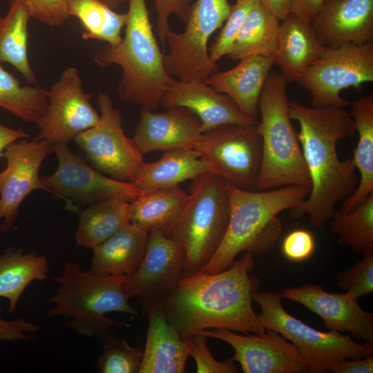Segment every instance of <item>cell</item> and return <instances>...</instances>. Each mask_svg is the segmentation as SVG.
Instances as JSON below:
<instances>
[{"label":"cell","instance_id":"cell-13","mask_svg":"<svg viewBox=\"0 0 373 373\" xmlns=\"http://www.w3.org/2000/svg\"><path fill=\"white\" fill-rule=\"evenodd\" d=\"M97 105V123L73 140L95 169L114 179L131 182L144 162L143 155L133 140L125 134L121 113L110 96L99 93Z\"/></svg>","mask_w":373,"mask_h":373},{"label":"cell","instance_id":"cell-15","mask_svg":"<svg viewBox=\"0 0 373 373\" xmlns=\"http://www.w3.org/2000/svg\"><path fill=\"white\" fill-rule=\"evenodd\" d=\"M77 68L67 67L48 90L46 113L37 122L36 141L47 140L53 145L67 144L93 127L99 113L90 103L91 95L84 92Z\"/></svg>","mask_w":373,"mask_h":373},{"label":"cell","instance_id":"cell-24","mask_svg":"<svg viewBox=\"0 0 373 373\" xmlns=\"http://www.w3.org/2000/svg\"><path fill=\"white\" fill-rule=\"evenodd\" d=\"M325 47L310 22L290 14L279 26L274 64L288 82H297L303 72L322 54Z\"/></svg>","mask_w":373,"mask_h":373},{"label":"cell","instance_id":"cell-31","mask_svg":"<svg viewBox=\"0 0 373 373\" xmlns=\"http://www.w3.org/2000/svg\"><path fill=\"white\" fill-rule=\"evenodd\" d=\"M31 19L27 7L10 0L7 13L0 16V62L14 66L29 84L37 83L28 55V26Z\"/></svg>","mask_w":373,"mask_h":373},{"label":"cell","instance_id":"cell-6","mask_svg":"<svg viewBox=\"0 0 373 373\" xmlns=\"http://www.w3.org/2000/svg\"><path fill=\"white\" fill-rule=\"evenodd\" d=\"M287 83L281 73L271 71L258 100L260 120L257 131L262 140L258 190L291 185L311 187L300 144L291 122Z\"/></svg>","mask_w":373,"mask_h":373},{"label":"cell","instance_id":"cell-35","mask_svg":"<svg viewBox=\"0 0 373 373\" xmlns=\"http://www.w3.org/2000/svg\"><path fill=\"white\" fill-rule=\"evenodd\" d=\"M48 104V90L40 86H23L0 62V107L27 122L37 123Z\"/></svg>","mask_w":373,"mask_h":373},{"label":"cell","instance_id":"cell-5","mask_svg":"<svg viewBox=\"0 0 373 373\" xmlns=\"http://www.w3.org/2000/svg\"><path fill=\"white\" fill-rule=\"evenodd\" d=\"M125 34L116 46L99 48L93 60L102 68L122 69L119 97L141 108L155 110L174 78L166 71L164 56L153 33L146 0H128Z\"/></svg>","mask_w":373,"mask_h":373},{"label":"cell","instance_id":"cell-44","mask_svg":"<svg viewBox=\"0 0 373 373\" xmlns=\"http://www.w3.org/2000/svg\"><path fill=\"white\" fill-rule=\"evenodd\" d=\"M334 373H372V355L359 358H346L341 361L332 370Z\"/></svg>","mask_w":373,"mask_h":373},{"label":"cell","instance_id":"cell-26","mask_svg":"<svg viewBox=\"0 0 373 373\" xmlns=\"http://www.w3.org/2000/svg\"><path fill=\"white\" fill-rule=\"evenodd\" d=\"M148 236V232L130 223L92 249L87 271L98 276L133 274L143 259Z\"/></svg>","mask_w":373,"mask_h":373},{"label":"cell","instance_id":"cell-16","mask_svg":"<svg viewBox=\"0 0 373 373\" xmlns=\"http://www.w3.org/2000/svg\"><path fill=\"white\" fill-rule=\"evenodd\" d=\"M200 333L231 345L235 350L231 359L240 364L245 373L311 372L296 347L273 329L239 334L230 329L216 328Z\"/></svg>","mask_w":373,"mask_h":373},{"label":"cell","instance_id":"cell-2","mask_svg":"<svg viewBox=\"0 0 373 373\" xmlns=\"http://www.w3.org/2000/svg\"><path fill=\"white\" fill-rule=\"evenodd\" d=\"M289 106L291 119L300 125L297 136L311 181L308 196L289 209V214L294 219L307 215L312 226L322 227L358 184L352 158L341 160L337 153L338 141L355 134L354 120L343 108L296 102Z\"/></svg>","mask_w":373,"mask_h":373},{"label":"cell","instance_id":"cell-29","mask_svg":"<svg viewBox=\"0 0 373 373\" xmlns=\"http://www.w3.org/2000/svg\"><path fill=\"white\" fill-rule=\"evenodd\" d=\"M77 214L76 243L92 249L131 223V204L125 200L110 198L80 209Z\"/></svg>","mask_w":373,"mask_h":373},{"label":"cell","instance_id":"cell-20","mask_svg":"<svg viewBox=\"0 0 373 373\" xmlns=\"http://www.w3.org/2000/svg\"><path fill=\"white\" fill-rule=\"evenodd\" d=\"M161 105L166 108L183 107L189 109L200 120L203 133L224 124H258V120L243 114L229 97L203 81L174 79L166 91Z\"/></svg>","mask_w":373,"mask_h":373},{"label":"cell","instance_id":"cell-19","mask_svg":"<svg viewBox=\"0 0 373 373\" xmlns=\"http://www.w3.org/2000/svg\"><path fill=\"white\" fill-rule=\"evenodd\" d=\"M162 113L141 108L133 140L142 153L193 149L203 133L202 123L189 109L171 107Z\"/></svg>","mask_w":373,"mask_h":373},{"label":"cell","instance_id":"cell-8","mask_svg":"<svg viewBox=\"0 0 373 373\" xmlns=\"http://www.w3.org/2000/svg\"><path fill=\"white\" fill-rule=\"evenodd\" d=\"M282 293L254 294V301L261 309L260 325L276 331L298 350L311 372H332L341 361L359 358L373 354V343H358L350 335L330 330L321 332L289 314L283 307Z\"/></svg>","mask_w":373,"mask_h":373},{"label":"cell","instance_id":"cell-43","mask_svg":"<svg viewBox=\"0 0 373 373\" xmlns=\"http://www.w3.org/2000/svg\"><path fill=\"white\" fill-rule=\"evenodd\" d=\"M39 329L37 325L21 318L11 321L4 319L0 307V340L12 342L31 341Z\"/></svg>","mask_w":373,"mask_h":373},{"label":"cell","instance_id":"cell-4","mask_svg":"<svg viewBox=\"0 0 373 373\" xmlns=\"http://www.w3.org/2000/svg\"><path fill=\"white\" fill-rule=\"evenodd\" d=\"M127 278L125 275H95L75 262L65 260L61 273L51 277L56 289L49 299L52 306L47 316L63 318L67 320L66 327L102 343L115 335L114 327L126 325L107 314L121 312L140 318L124 290Z\"/></svg>","mask_w":373,"mask_h":373},{"label":"cell","instance_id":"cell-7","mask_svg":"<svg viewBox=\"0 0 373 373\" xmlns=\"http://www.w3.org/2000/svg\"><path fill=\"white\" fill-rule=\"evenodd\" d=\"M230 213L226 182L209 172L192 180L185 204L169 231L184 249L183 276L201 272L224 236Z\"/></svg>","mask_w":373,"mask_h":373},{"label":"cell","instance_id":"cell-17","mask_svg":"<svg viewBox=\"0 0 373 373\" xmlns=\"http://www.w3.org/2000/svg\"><path fill=\"white\" fill-rule=\"evenodd\" d=\"M52 152L47 140L21 139L10 144L3 151L6 167L0 172V231L8 232L14 226L19 207L35 190L46 191L39 176L42 162Z\"/></svg>","mask_w":373,"mask_h":373},{"label":"cell","instance_id":"cell-25","mask_svg":"<svg viewBox=\"0 0 373 373\" xmlns=\"http://www.w3.org/2000/svg\"><path fill=\"white\" fill-rule=\"evenodd\" d=\"M213 173L212 166L193 149L164 152L153 162L141 164L131 182L143 193L179 186L205 173Z\"/></svg>","mask_w":373,"mask_h":373},{"label":"cell","instance_id":"cell-21","mask_svg":"<svg viewBox=\"0 0 373 373\" xmlns=\"http://www.w3.org/2000/svg\"><path fill=\"white\" fill-rule=\"evenodd\" d=\"M311 26L324 46L373 41V0H324Z\"/></svg>","mask_w":373,"mask_h":373},{"label":"cell","instance_id":"cell-14","mask_svg":"<svg viewBox=\"0 0 373 373\" xmlns=\"http://www.w3.org/2000/svg\"><path fill=\"white\" fill-rule=\"evenodd\" d=\"M184 249L166 229L149 232L143 259L128 276L124 290L128 297L139 296L143 315L169 296L183 278Z\"/></svg>","mask_w":373,"mask_h":373},{"label":"cell","instance_id":"cell-27","mask_svg":"<svg viewBox=\"0 0 373 373\" xmlns=\"http://www.w3.org/2000/svg\"><path fill=\"white\" fill-rule=\"evenodd\" d=\"M350 114L358 134L352 160L359 181L354 191L343 201L341 209L343 211L354 209L373 193V95L356 99Z\"/></svg>","mask_w":373,"mask_h":373},{"label":"cell","instance_id":"cell-36","mask_svg":"<svg viewBox=\"0 0 373 373\" xmlns=\"http://www.w3.org/2000/svg\"><path fill=\"white\" fill-rule=\"evenodd\" d=\"M102 343L103 350L97 363L99 372L139 373L143 358L142 348L133 347L115 335Z\"/></svg>","mask_w":373,"mask_h":373},{"label":"cell","instance_id":"cell-22","mask_svg":"<svg viewBox=\"0 0 373 373\" xmlns=\"http://www.w3.org/2000/svg\"><path fill=\"white\" fill-rule=\"evenodd\" d=\"M274 64L273 57H248L231 69L213 73L204 82L229 97L243 114L257 120L260 95Z\"/></svg>","mask_w":373,"mask_h":373},{"label":"cell","instance_id":"cell-48","mask_svg":"<svg viewBox=\"0 0 373 373\" xmlns=\"http://www.w3.org/2000/svg\"><path fill=\"white\" fill-rule=\"evenodd\" d=\"M106 4L111 8L115 10L124 3L128 2V0H99Z\"/></svg>","mask_w":373,"mask_h":373},{"label":"cell","instance_id":"cell-34","mask_svg":"<svg viewBox=\"0 0 373 373\" xmlns=\"http://www.w3.org/2000/svg\"><path fill=\"white\" fill-rule=\"evenodd\" d=\"M329 223L341 245L363 256L373 254V193L350 211L336 210Z\"/></svg>","mask_w":373,"mask_h":373},{"label":"cell","instance_id":"cell-40","mask_svg":"<svg viewBox=\"0 0 373 373\" xmlns=\"http://www.w3.org/2000/svg\"><path fill=\"white\" fill-rule=\"evenodd\" d=\"M29 10L31 18L46 25L57 27L70 17L68 0H18Z\"/></svg>","mask_w":373,"mask_h":373},{"label":"cell","instance_id":"cell-12","mask_svg":"<svg viewBox=\"0 0 373 373\" xmlns=\"http://www.w3.org/2000/svg\"><path fill=\"white\" fill-rule=\"evenodd\" d=\"M57 160L56 171L41 178L48 191L61 198L66 208L76 213L79 207L110 198L130 202L143 193L131 182H124L104 175L72 152L67 144L53 145Z\"/></svg>","mask_w":373,"mask_h":373},{"label":"cell","instance_id":"cell-33","mask_svg":"<svg viewBox=\"0 0 373 373\" xmlns=\"http://www.w3.org/2000/svg\"><path fill=\"white\" fill-rule=\"evenodd\" d=\"M68 12L83 27L84 39L105 41L111 46H116L121 42L127 12H116L99 0H68Z\"/></svg>","mask_w":373,"mask_h":373},{"label":"cell","instance_id":"cell-32","mask_svg":"<svg viewBox=\"0 0 373 373\" xmlns=\"http://www.w3.org/2000/svg\"><path fill=\"white\" fill-rule=\"evenodd\" d=\"M187 198L179 186L143 193L131 202V223L148 233L165 228L177 219Z\"/></svg>","mask_w":373,"mask_h":373},{"label":"cell","instance_id":"cell-3","mask_svg":"<svg viewBox=\"0 0 373 373\" xmlns=\"http://www.w3.org/2000/svg\"><path fill=\"white\" fill-rule=\"evenodd\" d=\"M230 204L227 228L218 250L201 272L227 269L242 251L269 253L280 237L283 225L277 216L305 199L310 188L291 185L259 191L226 182Z\"/></svg>","mask_w":373,"mask_h":373},{"label":"cell","instance_id":"cell-41","mask_svg":"<svg viewBox=\"0 0 373 373\" xmlns=\"http://www.w3.org/2000/svg\"><path fill=\"white\" fill-rule=\"evenodd\" d=\"M157 12V23L155 31L160 42L166 45V35L171 30L169 19L172 15H176L183 22H186L192 0H153Z\"/></svg>","mask_w":373,"mask_h":373},{"label":"cell","instance_id":"cell-1","mask_svg":"<svg viewBox=\"0 0 373 373\" xmlns=\"http://www.w3.org/2000/svg\"><path fill=\"white\" fill-rule=\"evenodd\" d=\"M254 254L246 251L227 269L214 274L183 276L159 305L170 325L184 339L209 329L258 334L260 325L252 307L259 280L251 274Z\"/></svg>","mask_w":373,"mask_h":373},{"label":"cell","instance_id":"cell-18","mask_svg":"<svg viewBox=\"0 0 373 373\" xmlns=\"http://www.w3.org/2000/svg\"><path fill=\"white\" fill-rule=\"evenodd\" d=\"M282 294L318 315L326 329L348 332L352 338L373 343V313L361 308L358 298L351 293H330L321 285L307 283L286 288Z\"/></svg>","mask_w":373,"mask_h":373},{"label":"cell","instance_id":"cell-37","mask_svg":"<svg viewBox=\"0 0 373 373\" xmlns=\"http://www.w3.org/2000/svg\"><path fill=\"white\" fill-rule=\"evenodd\" d=\"M260 3V0H236L231 5L229 17L222 30L209 49V59L212 64L227 55L237 33L248 13Z\"/></svg>","mask_w":373,"mask_h":373},{"label":"cell","instance_id":"cell-47","mask_svg":"<svg viewBox=\"0 0 373 373\" xmlns=\"http://www.w3.org/2000/svg\"><path fill=\"white\" fill-rule=\"evenodd\" d=\"M260 3L278 20L283 21L291 14V0H260Z\"/></svg>","mask_w":373,"mask_h":373},{"label":"cell","instance_id":"cell-46","mask_svg":"<svg viewBox=\"0 0 373 373\" xmlns=\"http://www.w3.org/2000/svg\"><path fill=\"white\" fill-rule=\"evenodd\" d=\"M28 137L22 129L8 127L0 123V159L3 157V151L11 143Z\"/></svg>","mask_w":373,"mask_h":373},{"label":"cell","instance_id":"cell-11","mask_svg":"<svg viewBox=\"0 0 373 373\" xmlns=\"http://www.w3.org/2000/svg\"><path fill=\"white\" fill-rule=\"evenodd\" d=\"M193 150L213 173L238 188L257 189L262 140L257 124H224L203 133Z\"/></svg>","mask_w":373,"mask_h":373},{"label":"cell","instance_id":"cell-39","mask_svg":"<svg viewBox=\"0 0 373 373\" xmlns=\"http://www.w3.org/2000/svg\"><path fill=\"white\" fill-rule=\"evenodd\" d=\"M207 337L202 333H197L187 339L191 345L190 356L196 364L198 373H236L238 368L231 358L218 361L212 355L207 345Z\"/></svg>","mask_w":373,"mask_h":373},{"label":"cell","instance_id":"cell-30","mask_svg":"<svg viewBox=\"0 0 373 373\" xmlns=\"http://www.w3.org/2000/svg\"><path fill=\"white\" fill-rule=\"evenodd\" d=\"M280 24L260 3L245 17L227 55L234 60L254 55L274 57Z\"/></svg>","mask_w":373,"mask_h":373},{"label":"cell","instance_id":"cell-45","mask_svg":"<svg viewBox=\"0 0 373 373\" xmlns=\"http://www.w3.org/2000/svg\"><path fill=\"white\" fill-rule=\"evenodd\" d=\"M324 0H291V14L311 22L322 8Z\"/></svg>","mask_w":373,"mask_h":373},{"label":"cell","instance_id":"cell-42","mask_svg":"<svg viewBox=\"0 0 373 373\" xmlns=\"http://www.w3.org/2000/svg\"><path fill=\"white\" fill-rule=\"evenodd\" d=\"M316 242L313 234L306 229H296L283 239L281 250L283 256L292 262L308 260L314 253Z\"/></svg>","mask_w":373,"mask_h":373},{"label":"cell","instance_id":"cell-28","mask_svg":"<svg viewBox=\"0 0 373 373\" xmlns=\"http://www.w3.org/2000/svg\"><path fill=\"white\" fill-rule=\"evenodd\" d=\"M50 269L47 258L23 249L7 248L0 254V298L8 300V311H16L21 295L34 281L46 280Z\"/></svg>","mask_w":373,"mask_h":373},{"label":"cell","instance_id":"cell-10","mask_svg":"<svg viewBox=\"0 0 373 373\" xmlns=\"http://www.w3.org/2000/svg\"><path fill=\"white\" fill-rule=\"evenodd\" d=\"M373 82V41L362 44L325 46L322 54L307 69L297 82L312 96V106L345 108L350 102L340 93L363 84Z\"/></svg>","mask_w":373,"mask_h":373},{"label":"cell","instance_id":"cell-9","mask_svg":"<svg viewBox=\"0 0 373 373\" xmlns=\"http://www.w3.org/2000/svg\"><path fill=\"white\" fill-rule=\"evenodd\" d=\"M229 0H196L191 4L182 32L170 30L164 54L166 73L181 81L205 80L217 71L211 62L207 43L211 35L222 27L231 11Z\"/></svg>","mask_w":373,"mask_h":373},{"label":"cell","instance_id":"cell-23","mask_svg":"<svg viewBox=\"0 0 373 373\" xmlns=\"http://www.w3.org/2000/svg\"><path fill=\"white\" fill-rule=\"evenodd\" d=\"M149 325L139 373H184L191 345L169 323L159 304L148 313Z\"/></svg>","mask_w":373,"mask_h":373},{"label":"cell","instance_id":"cell-38","mask_svg":"<svg viewBox=\"0 0 373 373\" xmlns=\"http://www.w3.org/2000/svg\"><path fill=\"white\" fill-rule=\"evenodd\" d=\"M338 285L356 298L373 292V254L363 259L336 276Z\"/></svg>","mask_w":373,"mask_h":373}]
</instances>
